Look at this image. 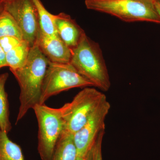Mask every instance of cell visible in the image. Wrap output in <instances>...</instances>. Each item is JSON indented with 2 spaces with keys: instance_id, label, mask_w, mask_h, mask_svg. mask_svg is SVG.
<instances>
[{
  "instance_id": "16",
  "label": "cell",
  "mask_w": 160,
  "mask_h": 160,
  "mask_svg": "<svg viewBox=\"0 0 160 160\" xmlns=\"http://www.w3.org/2000/svg\"><path fill=\"white\" fill-rule=\"evenodd\" d=\"M14 37L23 40L22 32L13 18L5 9L0 12V38Z\"/></svg>"
},
{
  "instance_id": "3",
  "label": "cell",
  "mask_w": 160,
  "mask_h": 160,
  "mask_svg": "<svg viewBox=\"0 0 160 160\" xmlns=\"http://www.w3.org/2000/svg\"><path fill=\"white\" fill-rule=\"evenodd\" d=\"M155 0H85L90 10L113 16L127 22H147L160 24Z\"/></svg>"
},
{
  "instance_id": "24",
  "label": "cell",
  "mask_w": 160,
  "mask_h": 160,
  "mask_svg": "<svg viewBox=\"0 0 160 160\" xmlns=\"http://www.w3.org/2000/svg\"><path fill=\"white\" fill-rule=\"evenodd\" d=\"M84 158L78 157L76 160H84Z\"/></svg>"
},
{
  "instance_id": "22",
  "label": "cell",
  "mask_w": 160,
  "mask_h": 160,
  "mask_svg": "<svg viewBox=\"0 0 160 160\" xmlns=\"http://www.w3.org/2000/svg\"><path fill=\"white\" fill-rule=\"evenodd\" d=\"M4 9V4L3 3L0 2V12L2 11Z\"/></svg>"
},
{
  "instance_id": "25",
  "label": "cell",
  "mask_w": 160,
  "mask_h": 160,
  "mask_svg": "<svg viewBox=\"0 0 160 160\" xmlns=\"http://www.w3.org/2000/svg\"><path fill=\"white\" fill-rule=\"evenodd\" d=\"M155 1H159V2H160V0H155Z\"/></svg>"
},
{
  "instance_id": "14",
  "label": "cell",
  "mask_w": 160,
  "mask_h": 160,
  "mask_svg": "<svg viewBox=\"0 0 160 160\" xmlns=\"http://www.w3.org/2000/svg\"><path fill=\"white\" fill-rule=\"evenodd\" d=\"M0 160H25L20 146L12 141L8 133L0 130Z\"/></svg>"
},
{
  "instance_id": "10",
  "label": "cell",
  "mask_w": 160,
  "mask_h": 160,
  "mask_svg": "<svg viewBox=\"0 0 160 160\" xmlns=\"http://www.w3.org/2000/svg\"><path fill=\"white\" fill-rule=\"evenodd\" d=\"M55 25L58 35L71 50L76 47L85 32L74 20L64 12L56 15Z\"/></svg>"
},
{
  "instance_id": "6",
  "label": "cell",
  "mask_w": 160,
  "mask_h": 160,
  "mask_svg": "<svg viewBox=\"0 0 160 160\" xmlns=\"http://www.w3.org/2000/svg\"><path fill=\"white\" fill-rule=\"evenodd\" d=\"M92 84L69 63L49 62L43 81L40 104L51 97L72 88L91 87Z\"/></svg>"
},
{
  "instance_id": "12",
  "label": "cell",
  "mask_w": 160,
  "mask_h": 160,
  "mask_svg": "<svg viewBox=\"0 0 160 160\" xmlns=\"http://www.w3.org/2000/svg\"><path fill=\"white\" fill-rule=\"evenodd\" d=\"M8 76V73L0 74V126L2 130L7 133L12 129L9 119L8 95L5 89V85Z\"/></svg>"
},
{
  "instance_id": "1",
  "label": "cell",
  "mask_w": 160,
  "mask_h": 160,
  "mask_svg": "<svg viewBox=\"0 0 160 160\" xmlns=\"http://www.w3.org/2000/svg\"><path fill=\"white\" fill-rule=\"evenodd\" d=\"M49 62V60L35 43L30 48L24 66L11 71L20 87V106L16 124L30 109L40 104L43 81Z\"/></svg>"
},
{
  "instance_id": "26",
  "label": "cell",
  "mask_w": 160,
  "mask_h": 160,
  "mask_svg": "<svg viewBox=\"0 0 160 160\" xmlns=\"http://www.w3.org/2000/svg\"><path fill=\"white\" fill-rule=\"evenodd\" d=\"M2 130V129H1V126H0V130Z\"/></svg>"
},
{
  "instance_id": "19",
  "label": "cell",
  "mask_w": 160,
  "mask_h": 160,
  "mask_svg": "<svg viewBox=\"0 0 160 160\" xmlns=\"http://www.w3.org/2000/svg\"><path fill=\"white\" fill-rule=\"evenodd\" d=\"M5 67H8L6 61V53L0 46V69Z\"/></svg>"
},
{
  "instance_id": "23",
  "label": "cell",
  "mask_w": 160,
  "mask_h": 160,
  "mask_svg": "<svg viewBox=\"0 0 160 160\" xmlns=\"http://www.w3.org/2000/svg\"><path fill=\"white\" fill-rule=\"evenodd\" d=\"M12 0H0V2L5 4V3L8 2H10Z\"/></svg>"
},
{
  "instance_id": "15",
  "label": "cell",
  "mask_w": 160,
  "mask_h": 160,
  "mask_svg": "<svg viewBox=\"0 0 160 160\" xmlns=\"http://www.w3.org/2000/svg\"><path fill=\"white\" fill-rule=\"evenodd\" d=\"M32 1L37 10L41 33L46 35H57L55 25L56 15L49 12L40 0Z\"/></svg>"
},
{
  "instance_id": "17",
  "label": "cell",
  "mask_w": 160,
  "mask_h": 160,
  "mask_svg": "<svg viewBox=\"0 0 160 160\" xmlns=\"http://www.w3.org/2000/svg\"><path fill=\"white\" fill-rule=\"evenodd\" d=\"M22 41L14 37H3L0 38V46L6 53L18 46Z\"/></svg>"
},
{
  "instance_id": "21",
  "label": "cell",
  "mask_w": 160,
  "mask_h": 160,
  "mask_svg": "<svg viewBox=\"0 0 160 160\" xmlns=\"http://www.w3.org/2000/svg\"><path fill=\"white\" fill-rule=\"evenodd\" d=\"M155 4L156 8L157 10L158 13L160 17V2L155 1Z\"/></svg>"
},
{
  "instance_id": "13",
  "label": "cell",
  "mask_w": 160,
  "mask_h": 160,
  "mask_svg": "<svg viewBox=\"0 0 160 160\" xmlns=\"http://www.w3.org/2000/svg\"><path fill=\"white\" fill-rule=\"evenodd\" d=\"M31 47L28 42L23 40L18 46L6 53V61L10 71L17 70L24 66Z\"/></svg>"
},
{
  "instance_id": "7",
  "label": "cell",
  "mask_w": 160,
  "mask_h": 160,
  "mask_svg": "<svg viewBox=\"0 0 160 160\" xmlns=\"http://www.w3.org/2000/svg\"><path fill=\"white\" fill-rule=\"evenodd\" d=\"M4 9L15 20L22 32L23 39L32 47L40 32L38 16L32 0H12L4 4Z\"/></svg>"
},
{
  "instance_id": "5",
  "label": "cell",
  "mask_w": 160,
  "mask_h": 160,
  "mask_svg": "<svg viewBox=\"0 0 160 160\" xmlns=\"http://www.w3.org/2000/svg\"><path fill=\"white\" fill-rule=\"evenodd\" d=\"M32 109L38 123L39 154L42 160H50L58 140L64 130V123L60 108L39 104Z\"/></svg>"
},
{
  "instance_id": "11",
  "label": "cell",
  "mask_w": 160,
  "mask_h": 160,
  "mask_svg": "<svg viewBox=\"0 0 160 160\" xmlns=\"http://www.w3.org/2000/svg\"><path fill=\"white\" fill-rule=\"evenodd\" d=\"M77 158L73 134L63 131L58 140L50 160H76Z\"/></svg>"
},
{
  "instance_id": "8",
  "label": "cell",
  "mask_w": 160,
  "mask_h": 160,
  "mask_svg": "<svg viewBox=\"0 0 160 160\" xmlns=\"http://www.w3.org/2000/svg\"><path fill=\"white\" fill-rule=\"evenodd\" d=\"M111 108L107 99L92 112L84 126L73 134L78 157L84 158L92 148L100 132L105 130V120Z\"/></svg>"
},
{
  "instance_id": "4",
  "label": "cell",
  "mask_w": 160,
  "mask_h": 160,
  "mask_svg": "<svg viewBox=\"0 0 160 160\" xmlns=\"http://www.w3.org/2000/svg\"><path fill=\"white\" fill-rule=\"evenodd\" d=\"M106 95L95 88L85 87L70 102L60 108L64 131L74 134L86 124L92 112L104 100Z\"/></svg>"
},
{
  "instance_id": "18",
  "label": "cell",
  "mask_w": 160,
  "mask_h": 160,
  "mask_svg": "<svg viewBox=\"0 0 160 160\" xmlns=\"http://www.w3.org/2000/svg\"><path fill=\"white\" fill-rule=\"evenodd\" d=\"M105 130L100 132L92 148V160H103L102 156V143Z\"/></svg>"
},
{
  "instance_id": "20",
  "label": "cell",
  "mask_w": 160,
  "mask_h": 160,
  "mask_svg": "<svg viewBox=\"0 0 160 160\" xmlns=\"http://www.w3.org/2000/svg\"><path fill=\"white\" fill-rule=\"evenodd\" d=\"M84 160H92V149L87 153L84 158Z\"/></svg>"
},
{
  "instance_id": "2",
  "label": "cell",
  "mask_w": 160,
  "mask_h": 160,
  "mask_svg": "<svg viewBox=\"0 0 160 160\" xmlns=\"http://www.w3.org/2000/svg\"><path fill=\"white\" fill-rule=\"evenodd\" d=\"M70 63L92 86L103 92L110 89V78L100 46L85 32L72 50Z\"/></svg>"
},
{
  "instance_id": "9",
  "label": "cell",
  "mask_w": 160,
  "mask_h": 160,
  "mask_svg": "<svg viewBox=\"0 0 160 160\" xmlns=\"http://www.w3.org/2000/svg\"><path fill=\"white\" fill-rule=\"evenodd\" d=\"M36 43L49 62L70 63L72 50L66 46L58 35H46L40 32Z\"/></svg>"
}]
</instances>
